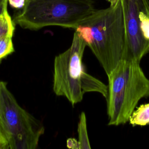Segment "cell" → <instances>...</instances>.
Returning <instances> with one entry per match:
<instances>
[{
	"label": "cell",
	"mask_w": 149,
	"mask_h": 149,
	"mask_svg": "<svg viewBox=\"0 0 149 149\" xmlns=\"http://www.w3.org/2000/svg\"><path fill=\"white\" fill-rule=\"evenodd\" d=\"M95 10L74 29L90 48L107 76L122 59L126 34L120 0Z\"/></svg>",
	"instance_id": "cell-1"
},
{
	"label": "cell",
	"mask_w": 149,
	"mask_h": 149,
	"mask_svg": "<svg viewBox=\"0 0 149 149\" xmlns=\"http://www.w3.org/2000/svg\"><path fill=\"white\" fill-rule=\"evenodd\" d=\"M108 78V125L125 124L140 100L149 97V79L140 62L126 59L120 60Z\"/></svg>",
	"instance_id": "cell-2"
},
{
	"label": "cell",
	"mask_w": 149,
	"mask_h": 149,
	"mask_svg": "<svg viewBox=\"0 0 149 149\" xmlns=\"http://www.w3.org/2000/svg\"><path fill=\"white\" fill-rule=\"evenodd\" d=\"M95 10L94 0H26L13 21L30 30L51 26L75 29Z\"/></svg>",
	"instance_id": "cell-3"
},
{
	"label": "cell",
	"mask_w": 149,
	"mask_h": 149,
	"mask_svg": "<svg viewBox=\"0 0 149 149\" xmlns=\"http://www.w3.org/2000/svg\"><path fill=\"white\" fill-rule=\"evenodd\" d=\"M0 118L9 149L37 147L44 125L18 104L3 81H0Z\"/></svg>",
	"instance_id": "cell-4"
},
{
	"label": "cell",
	"mask_w": 149,
	"mask_h": 149,
	"mask_svg": "<svg viewBox=\"0 0 149 149\" xmlns=\"http://www.w3.org/2000/svg\"><path fill=\"white\" fill-rule=\"evenodd\" d=\"M86 46L74 31L70 47L54 59L53 90L56 95L65 97L72 105L81 102L84 94L81 87L85 71L82 58Z\"/></svg>",
	"instance_id": "cell-5"
},
{
	"label": "cell",
	"mask_w": 149,
	"mask_h": 149,
	"mask_svg": "<svg viewBox=\"0 0 149 149\" xmlns=\"http://www.w3.org/2000/svg\"><path fill=\"white\" fill-rule=\"evenodd\" d=\"M146 0H120L124 19L126 44L122 59L140 62L149 53V43L142 37L140 29L139 10Z\"/></svg>",
	"instance_id": "cell-6"
},
{
	"label": "cell",
	"mask_w": 149,
	"mask_h": 149,
	"mask_svg": "<svg viewBox=\"0 0 149 149\" xmlns=\"http://www.w3.org/2000/svg\"><path fill=\"white\" fill-rule=\"evenodd\" d=\"M81 87L84 93L86 92H98L105 98L108 95V86L98 79L84 72L81 77Z\"/></svg>",
	"instance_id": "cell-7"
},
{
	"label": "cell",
	"mask_w": 149,
	"mask_h": 149,
	"mask_svg": "<svg viewBox=\"0 0 149 149\" xmlns=\"http://www.w3.org/2000/svg\"><path fill=\"white\" fill-rule=\"evenodd\" d=\"M132 126H144L149 125V103L141 104L134 109L129 119Z\"/></svg>",
	"instance_id": "cell-8"
},
{
	"label": "cell",
	"mask_w": 149,
	"mask_h": 149,
	"mask_svg": "<svg viewBox=\"0 0 149 149\" xmlns=\"http://www.w3.org/2000/svg\"><path fill=\"white\" fill-rule=\"evenodd\" d=\"M140 29L143 38L149 43V0L143 3L139 13Z\"/></svg>",
	"instance_id": "cell-9"
},
{
	"label": "cell",
	"mask_w": 149,
	"mask_h": 149,
	"mask_svg": "<svg viewBox=\"0 0 149 149\" xmlns=\"http://www.w3.org/2000/svg\"><path fill=\"white\" fill-rule=\"evenodd\" d=\"M78 141L80 145V149L91 148L90 143L88 136L87 129V120L86 114L84 112L80 113L77 127Z\"/></svg>",
	"instance_id": "cell-10"
},
{
	"label": "cell",
	"mask_w": 149,
	"mask_h": 149,
	"mask_svg": "<svg viewBox=\"0 0 149 149\" xmlns=\"http://www.w3.org/2000/svg\"><path fill=\"white\" fill-rule=\"evenodd\" d=\"M15 30V23L8 12L0 18V39L5 36H12Z\"/></svg>",
	"instance_id": "cell-11"
},
{
	"label": "cell",
	"mask_w": 149,
	"mask_h": 149,
	"mask_svg": "<svg viewBox=\"0 0 149 149\" xmlns=\"http://www.w3.org/2000/svg\"><path fill=\"white\" fill-rule=\"evenodd\" d=\"M15 51L12 36H5L0 39V59L12 54Z\"/></svg>",
	"instance_id": "cell-12"
},
{
	"label": "cell",
	"mask_w": 149,
	"mask_h": 149,
	"mask_svg": "<svg viewBox=\"0 0 149 149\" xmlns=\"http://www.w3.org/2000/svg\"><path fill=\"white\" fill-rule=\"evenodd\" d=\"M0 149H9L8 141L0 118Z\"/></svg>",
	"instance_id": "cell-13"
},
{
	"label": "cell",
	"mask_w": 149,
	"mask_h": 149,
	"mask_svg": "<svg viewBox=\"0 0 149 149\" xmlns=\"http://www.w3.org/2000/svg\"><path fill=\"white\" fill-rule=\"evenodd\" d=\"M26 2V0H8V3L11 7L15 9H22Z\"/></svg>",
	"instance_id": "cell-14"
},
{
	"label": "cell",
	"mask_w": 149,
	"mask_h": 149,
	"mask_svg": "<svg viewBox=\"0 0 149 149\" xmlns=\"http://www.w3.org/2000/svg\"><path fill=\"white\" fill-rule=\"evenodd\" d=\"M67 147L69 148L80 149V145L78 140L73 138H70L67 140Z\"/></svg>",
	"instance_id": "cell-15"
},
{
	"label": "cell",
	"mask_w": 149,
	"mask_h": 149,
	"mask_svg": "<svg viewBox=\"0 0 149 149\" xmlns=\"http://www.w3.org/2000/svg\"><path fill=\"white\" fill-rule=\"evenodd\" d=\"M8 0H0V18L8 12Z\"/></svg>",
	"instance_id": "cell-16"
}]
</instances>
